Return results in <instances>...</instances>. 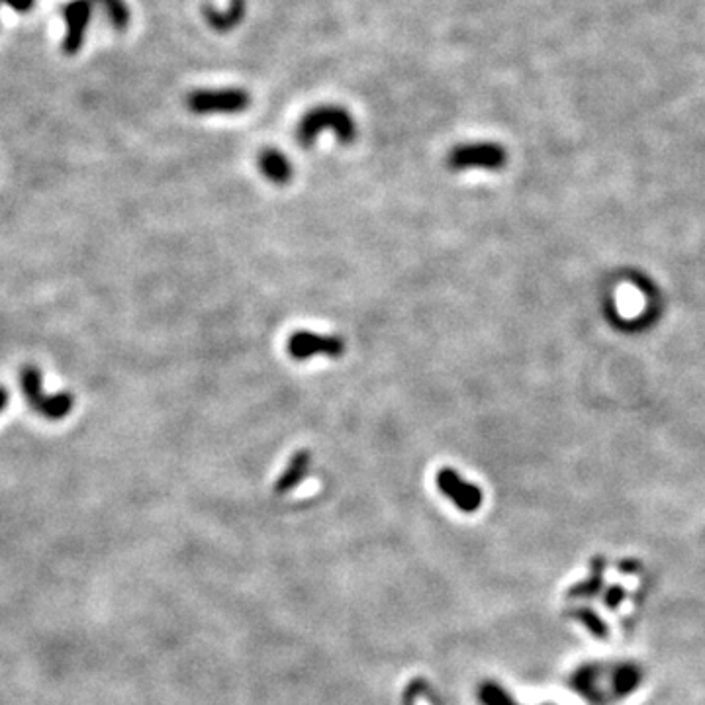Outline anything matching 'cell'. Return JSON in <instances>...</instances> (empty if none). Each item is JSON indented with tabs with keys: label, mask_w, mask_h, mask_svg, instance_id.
I'll use <instances>...</instances> for the list:
<instances>
[{
	"label": "cell",
	"mask_w": 705,
	"mask_h": 705,
	"mask_svg": "<svg viewBox=\"0 0 705 705\" xmlns=\"http://www.w3.org/2000/svg\"><path fill=\"white\" fill-rule=\"evenodd\" d=\"M330 130L337 135V140L349 145L357 138V124L352 116L342 106H318L300 120L296 128V140L302 147H310L316 142L318 135Z\"/></svg>",
	"instance_id": "obj_1"
},
{
	"label": "cell",
	"mask_w": 705,
	"mask_h": 705,
	"mask_svg": "<svg viewBox=\"0 0 705 705\" xmlns=\"http://www.w3.org/2000/svg\"><path fill=\"white\" fill-rule=\"evenodd\" d=\"M641 676L631 667H617L612 668V674L604 678V672L600 667H594L590 670H578L573 678V684L578 694L590 698L592 701H604V684H607L609 700H616L629 694V691L639 684Z\"/></svg>",
	"instance_id": "obj_2"
},
{
	"label": "cell",
	"mask_w": 705,
	"mask_h": 705,
	"mask_svg": "<svg viewBox=\"0 0 705 705\" xmlns=\"http://www.w3.org/2000/svg\"><path fill=\"white\" fill-rule=\"evenodd\" d=\"M20 386L30 408L47 419H53V422L69 416L75 405V398L69 395V392H58V395L46 396L42 388V373H39V369L34 367V364H26V367H22Z\"/></svg>",
	"instance_id": "obj_3"
},
{
	"label": "cell",
	"mask_w": 705,
	"mask_h": 705,
	"mask_svg": "<svg viewBox=\"0 0 705 705\" xmlns=\"http://www.w3.org/2000/svg\"><path fill=\"white\" fill-rule=\"evenodd\" d=\"M251 104L243 89H200L186 97L188 110L195 114H241Z\"/></svg>",
	"instance_id": "obj_4"
},
{
	"label": "cell",
	"mask_w": 705,
	"mask_h": 705,
	"mask_svg": "<svg viewBox=\"0 0 705 705\" xmlns=\"http://www.w3.org/2000/svg\"><path fill=\"white\" fill-rule=\"evenodd\" d=\"M506 149L498 143H465L451 149L447 157V167L457 173L468 169L498 171L506 165Z\"/></svg>",
	"instance_id": "obj_5"
},
{
	"label": "cell",
	"mask_w": 705,
	"mask_h": 705,
	"mask_svg": "<svg viewBox=\"0 0 705 705\" xmlns=\"http://www.w3.org/2000/svg\"><path fill=\"white\" fill-rule=\"evenodd\" d=\"M345 342L337 335H318L311 331H296L289 339V355L296 361H308L311 357L339 359L345 355Z\"/></svg>",
	"instance_id": "obj_6"
},
{
	"label": "cell",
	"mask_w": 705,
	"mask_h": 705,
	"mask_svg": "<svg viewBox=\"0 0 705 705\" xmlns=\"http://www.w3.org/2000/svg\"><path fill=\"white\" fill-rule=\"evenodd\" d=\"M439 492L449 498L453 504L465 513L477 511L482 506V490L468 480H465L455 468L445 467L437 472L436 477Z\"/></svg>",
	"instance_id": "obj_7"
},
{
	"label": "cell",
	"mask_w": 705,
	"mask_h": 705,
	"mask_svg": "<svg viewBox=\"0 0 705 705\" xmlns=\"http://www.w3.org/2000/svg\"><path fill=\"white\" fill-rule=\"evenodd\" d=\"M92 16L90 0H71L63 8V18L67 24V34L63 37V51L67 56H77L83 49L87 30Z\"/></svg>",
	"instance_id": "obj_8"
},
{
	"label": "cell",
	"mask_w": 705,
	"mask_h": 705,
	"mask_svg": "<svg viewBox=\"0 0 705 705\" xmlns=\"http://www.w3.org/2000/svg\"><path fill=\"white\" fill-rule=\"evenodd\" d=\"M259 169L265 174V179H268L270 183H275V184H287L294 174L292 163L289 161V157L273 147L263 149L261 152Z\"/></svg>",
	"instance_id": "obj_9"
},
{
	"label": "cell",
	"mask_w": 705,
	"mask_h": 705,
	"mask_svg": "<svg viewBox=\"0 0 705 705\" xmlns=\"http://www.w3.org/2000/svg\"><path fill=\"white\" fill-rule=\"evenodd\" d=\"M310 465H311V455L310 451H296L290 458V463L287 465V468L282 470V474L279 477L277 484H275V492L277 494H287L290 490H294V488L300 484L306 474L310 470Z\"/></svg>",
	"instance_id": "obj_10"
},
{
	"label": "cell",
	"mask_w": 705,
	"mask_h": 705,
	"mask_svg": "<svg viewBox=\"0 0 705 705\" xmlns=\"http://www.w3.org/2000/svg\"><path fill=\"white\" fill-rule=\"evenodd\" d=\"M206 22L212 30L216 32H227L236 28V26L246 16V0H229V8L226 12L214 10L212 6L202 8Z\"/></svg>",
	"instance_id": "obj_11"
},
{
	"label": "cell",
	"mask_w": 705,
	"mask_h": 705,
	"mask_svg": "<svg viewBox=\"0 0 705 705\" xmlns=\"http://www.w3.org/2000/svg\"><path fill=\"white\" fill-rule=\"evenodd\" d=\"M90 3H97L104 8L108 22L112 24V28L116 32L128 30L130 20H132V12H130V6L126 5V0H90Z\"/></svg>",
	"instance_id": "obj_12"
},
{
	"label": "cell",
	"mask_w": 705,
	"mask_h": 705,
	"mask_svg": "<svg viewBox=\"0 0 705 705\" xmlns=\"http://www.w3.org/2000/svg\"><path fill=\"white\" fill-rule=\"evenodd\" d=\"M479 700L482 705H520L511 700L504 688L494 682H484L479 688Z\"/></svg>",
	"instance_id": "obj_13"
},
{
	"label": "cell",
	"mask_w": 705,
	"mask_h": 705,
	"mask_svg": "<svg viewBox=\"0 0 705 705\" xmlns=\"http://www.w3.org/2000/svg\"><path fill=\"white\" fill-rule=\"evenodd\" d=\"M0 3H5L12 10H16V12H20V15H24V12H30L34 8L36 0H0Z\"/></svg>",
	"instance_id": "obj_14"
},
{
	"label": "cell",
	"mask_w": 705,
	"mask_h": 705,
	"mask_svg": "<svg viewBox=\"0 0 705 705\" xmlns=\"http://www.w3.org/2000/svg\"><path fill=\"white\" fill-rule=\"evenodd\" d=\"M8 405V390L5 386H0V414L6 410Z\"/></svg>",
	"instance_id": "obj_15"
}]
</instances>
